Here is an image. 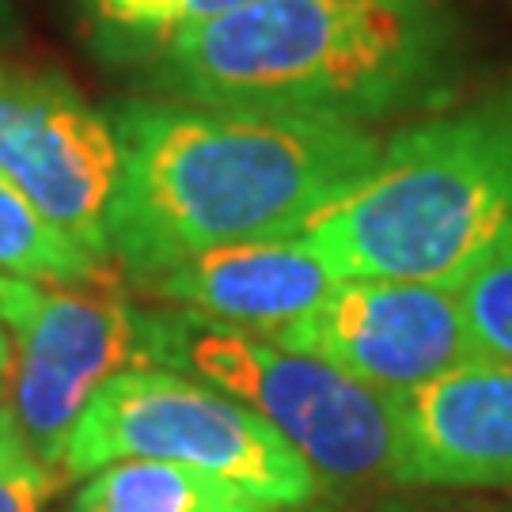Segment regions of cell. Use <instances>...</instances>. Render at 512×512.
Instances as JSON below:
<instances>
[{"label": "cell", "mask_w": 512, "mask_h": 512, "mask_svg": "<svg viewBox=\"0 0 512 512\" xmlns=\"http://www.w3.org/2000/svg\"><path fill=\"white\" fill-rule=\"evenodd\" d=\"M95 54L114 65H152L190 31L255 0H76Z\"/></svg>", "instance_id": "obj_12"}, {"label": "cell", "mask_w": 512, "mask_h": 512, "mask_svg": "<svg viewBox=\"0 0 512 512\" xmlns=\"http://www.w3.org/2000/svg\"><path fill=\"white\" fill-rule=\"evenodd\" d=\"M463 76L456 0H255L148 65L156 92L342 126L444 110Z\"/></svg>", "instance_id": "obj_2"}, {"label": "cell", "mask_w": 512, "mask_h": 512, "mask_svg": "<svg viewBox=\"0 0 512 512\" xmlns=\"http://www.w3.org/2000/svg\"><path fill=\"white\" fill-rule=\"evenodd\" d=\"M262 338L391 395L478 357L459 289L433 281H334L315 308Z\"/></svg>", "instance_id": "obj_8"}, {"label": "cell", "mask_w": 512, "mask_h": 512, "mask_svg": "<svg viewBox=\"0 0 512 512\" xmlns=\"http://www.w3.org/2000/svg\"><path fill=\"white\" fill-rule=\"evenodd\" d=\"M456 289L478 353L512 361V232Z\"/></svg>", "instance_id": "obj_14"}, {"label": "cell", "mask_w": 512, "mask_h": 512, "mask_svg": "<svg viewBox=\"0 0 512 512\" xmlns=\"http://www.w3.org/2000/svg\"><path fill=\"white\" fill-rule=\"evenodd\" d=\"M395 486L512 490V361L471 357L395 391Z\"/></svg>", "instance_id": "obj_9"}, {"label": "cell", "mask_w": 512, "mask_h": 512, "mask_svg": "<svg viewBox=\"0 0 512 512\" xmlns=\"http://www.w3.org/2000/svg\"><path fill=\"white\" fill-rule=\"evenodd\" d=\"M512 232V80L433 110L304 228L334 281L459 285Z\"/></svg>", "instance_id": "obj_3"}, {"label": "cell", "mask_w": 512, "mask_h": 512, "mask_svg": "<svg viewBox=\"0 0 512 512\" xmlns=\"http://www.w3.org/2000/svg\"><path fill=\"white\" fill-rule=\"evenodd\" d=\"M145 357L148 368L183 372L255 410L308 459L323 486H395L399 421L391 391L183 308L145 311Z\"/></svg>", "instance_id": "obj_4"}, {"label": "cell", "mask_w": 512, "mask_h": 512, "mask_svg": "<svg viewBox=\"0 0 512 512\" xmlns=\"http://www.w3.org/2000/svg\"><path fill=\"white\" fill-rule=\"evenodd\" d=\"M285 512H334V509H311L308 505V509H285Z\"/></svg>", "instance_id": "obj_19"}, {"label": "cell", "mask_w": 512, "mask_h": 512, "mask_svg": "<svg viewBox=\"0 0 512 512\" xmlns=\"http://www.w3.org/2000/svg\"><path fill=\"white\" fill-rule=\"evenodd\" d=\"M12 368H16V342H12L8 327L0 323V384H4V376H12Z\"/></svg>", "instance_id": "obj_16"}, {"label": "cell", "mask_w": 512, "mask_h": 512, "mask_svg": "<svg viewBox=\"0 0 512 512\" xmlns=\"http://www.w3.org/2000/svg\"><path fill=\"white\" fill-rule=\"evenodd\" d=\"M0 403H4V384H0Z\"/></svg>", "instance_id": "obj_20"}, {"label": "cell", "mask_w": 512, "mask_h": 512, "mask_svg": "<svg viewBox=\"0 0 512 512\" xmlns=\"http://www.w3.org/2000/svg\"><path fill=\"white\" fill-rule=\"evenodd\" d=\"M133 285L171 308L270 334L315 308L330 293L334 274L304 232H296L217 247Z\"/></svg>", "instance_id": "obj_10"}, {"label": "cell", "mask_w": 512, "mask_h": 512, "mask_svg": "<svg viewBox=\"0 0 512 512\" xmlns=\"http://www.w3.org/2000/svg\"><path fill=\"white\" fill-rule=\"evenodd\" d=\"M69 512H274L232 482L160 459H118L84 478Z\"/></svg>", "instance_id": "obj_11"}, {"label": "cell", "mask_w": 512, "mask_h": 512, "mask_svg": "<svg viewBox=\"0 0 512 512\" xmlns=\"http://www.w3.org/2000/svg\"><path fill=\"white\" fill-rule=\"evenodd\" d=\"M103 266V258L50 224L8 175H0V274L38 285H69L95 281Z\"/></svg>", "instance_id": "obj_13"}, {"label": "cell", "mask_w": 512, "mask_h": 512, "mask_svg": "<svg viewBox=\"0 0 512 512\" xmlns=\"http://www.w3.org/2000/svg\"><path fill=\"white\" fill-rule=\"evenodd\" d=\"M0 323L16 342L8 406L35 456L61 471L95 391L126 368H148L145 311L0 274Z\"/></svg>", "instance_id": "obj_6"}, {"label": "cell", "mask_w": 512, "mask_h": 512, "mask_svg": "<svg viewBox=\"0 0 512 512\" xmlns=\"http://www.w3.org/2000/svg\"><path fill=\"white\" fill-rule=\"evenodd\" d=\"M122 152L107 114L54 69L0 61V175L95 258H110Z\"/></svg>", "instance_id": "obj_7"}, {"label": "cell", "mask_w": 512, "mask_h": 512, "mask_svg": "<svg viewBox=\"0 0 512 512\" xmlns=\"http://www.w3.org/2000/svg\"><path fill=\"white\" fill-rule=\"evenodd\" d=\"M61 471L35 456L19 429L8 399L0 403V512H42L46 497L57 490Z\"/></svg>", "instance_id": "obj_15"}, {"label": "cell", "mask_w": 512, "mask_h": 512, "mask_svg": "<svg viewBox=\"0 0 512 512\" xmlns=\"http://www.w3.org/2000/svg\"><path fill=\"white\" fill-rule=\"evenodd\" d=\"M8 19H12V0H0V27H8Z\"/></svg>", "instance_id": "obj_18"}, {"label": "cell", "mask_w": 512, "mask_h": 512, "mask_svg": "<svg viewBox=\"0 0 512 512\" xmlns=\"http://www.w3.org/2000/svg\"><path fill=\"white\" fill-rule=\"evenodd\" d=\"M110 126L122 171L107 232L129 281L217 247L304 232L384 145L361 126L183 99L122 103Z\"/></svg>", "instance_id": "obj_1"}, {"label": "cell", "mask_w": 512, "mask_h": 512, "mask_svg": "<svg viewBox=\"0 0 512 512\" xmlns=\"http://www.w3.org/2000/svg\"><path fill=\"white\" fill-rule=\"evenodd\" d=\"M418 512H512V505H486V501H467V505H448V509H418Z\"/></svg>", "instance_id": "obj_17"}, {"label": "cell", "mask_w": 512, "mask_h": 512, "mask_svg": "<svg viewBox=\"0 0 512 512\" xmlns=\"http://www.w3.org/2000/svg\"><path fill=\"white\" fill-rule=\"evenodd\" d=\"M118 459L198 467L274 512L308 509L323 490L308 459L270 421L217 387L167 368L110 376L76 421L61 471L88 478Z\"/></svg>", "instance_id": "obj_5"}]
</instances>
